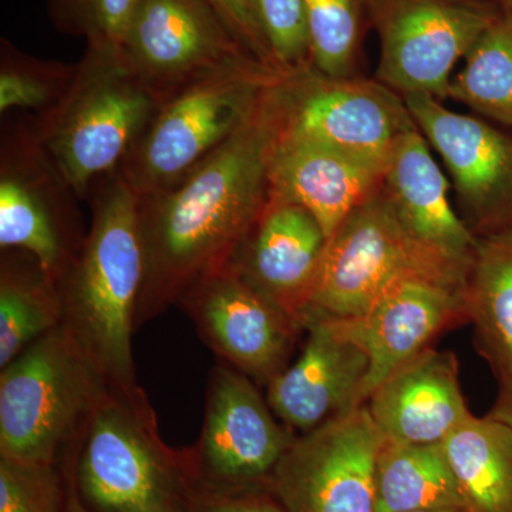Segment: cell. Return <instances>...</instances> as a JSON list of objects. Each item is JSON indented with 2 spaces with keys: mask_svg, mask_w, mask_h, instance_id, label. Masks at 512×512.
<instances>
[{
  "mask_svg": "<svg viewBox=\"0 0 512 512\" xmlns=\"http://www.w3.org/2000/svg\"><path fill=\"white\" fill-rule=\"evenodd\" d=\"M275 84L220 150L173 187L140 197L144 281L136 329L231 265L261 220L271 201L269 168L282 134Z\"/></svg>",
  "mask_w": 512,
  "mask_h": 512,
  "instance_id": "1",
  "label": "cell"
},
{
  "mask_svg": "<svg viewBox=\"0 0 512 512\" xmlns=\"http://www.w3.org/2000/svg\"><path fill=\"white\" fill-rule=\"evenodd\" d=\"M92 224L59 281L64 320L107 390L151 412L138 386L131 338L144 281L140 197L119 171L92 188Z\"/></svg>",
  "mask_w": 512,
  "mask_h": 512,
  "instance_id": "2",
  "label": "cell"
},
{
  "mask_svg": "<svg viewBox=\"0 0 512 512\" xmlns=\"http://www.w3.org/2000/svg\"><path fill=\"white\" fill-rule=\"evenodd\" d=\"M161 106L121 47L87 46L69 89L29 131L64 184L87 198L119 171Z\"/></svg>",
  "mask_w": 512,
  "mask_h": 512,
  "instance_id": "3",
  "label": "cell"
},
{
  "mask_svg": "<svg viewBox=\"0 0 512 512\" xmlns=\"http://www.w3.org/2000/svg\"><path fill=\"white\" fill-rule=\"evenodd\" d=\"M109 393L66 323L36 340L0 373V458L52 467L82 437Z\"/></svg>",
  "mask_w": 512,
  "mask_h": 512,
  "instance_id": "4",
  "label": "cell"
},
{
  "mask_svg": "<svg viewBox=\"0 0 512 512\" xmlns=\"http://www.w3.org/2000/svg\"><path fill=\"white\" fill-rule=\"evenodd\" d=\"M468 272L412 237L380 185L328 239L305 328L318 318H357L404 279L466 289Z\"/></svg>",
  "mask_w": 512,
  "mask_h": 512,
  "instance_id": "5",
  "label": "cell"
},
{
  "mask_svg": "<svg viewBox=\"0 0 512 512\" xmlns=\"http://www.w3.org/2000/svg\"><path fill=\"white\" fill-rule=\"evenodd\" d=\"M282 76L252 60L185 87L158 109L121 164V177L138 197L173 187L248 123Z\"/></svg>",
  "mask_w": 512,
  "mask_h": 512,
  "instance_id": "6",
  "label": "cell"
},
{
  "mask_svg": "<svg viewBox=\"0 0 512 512\" xmlns=\"http://www.w3.org/2000/svg\"><path fill=\"white\" fill-rule=\"evenodd\" d=\"M80 490L103 512H183L188 456L158 434L156 414L107 393L83 431Z\"/></svg>",
  "mask_w": 512,
  "mask_h": 512,
  "instance_id": "7",
  "label": "cell"
},
{
  "mask_svg": "<svg viewBox=\"0 0 512 512\" xmlns=\"http://www.w3.org/2000/svg\"><path fill=\"white\" fill-rule=\"evenodd\" d=\"M276 99L285 136L336 148L386 168L414 123L402 94L379 80L329 77L312 64L279 79Z\"/></svg>",
  "mask_w": 512,
  "mask_h": 512,
  "instance_id": "8",
  "label": "cell"
},
{
  "mask_svg": "<svg viewBox=\"0 0 512 512\" xmlns=\"http://www.w3.org/2000/svg\"><path fill=\"white\" fill-rule=\"evenodd\" d=\"M384 441L363 404L296 436L265 485L286 512H376Z\"/></svg>",
  "mask_w": 512,
  "mask_h": 512,
  "instance_id": "9",
  "label": "cell"
},
{
  "mask_svg": "<svg viewBox=\"0 0 512 512\" xmlns=\"http://www.w3.org/2000/svg\"><path fill=\"white\" fill-rule=\"evenodd\" d=\"M121 52L163 103L211 74L258 62L205 0H141Z\"/></svg>",
  "mask_w": 512,
  "mask_h": 512,
  "instance_id": "10",
  "label": "cell"
},
{
  "mask_svg": "<svg viewBox=\"0 0 512 512\" xmlns=\"http://www.w3.org/2000/svg\"><path fill=\"white\" fill-rule=\"evenodd\" d=\"M497 16L461 0H390L380 22L376 80L402 96L447 99L454 67Z\"/></svg>",
  "mask_w": 512,
  "mask_h": 512,
  "instance_id": "11",
  "label": "cell"
},
{
  "mask_svg": "<svg viewBox=\"0 0 512 512\" xmlns=\"http://www.w3.org/2000/svg\"><path fill=\"white\" fill-rule=\"evenodd\" d=\"M178 305L225 365L268 386L305 330L231 266L192 286Z\"/></svg>",
  "mask_w": 512,
  "mask_h": 512,
  "instance_id": "12",
  "label": "cell"
},
{
  "mask_svg": "<svg viewBox=\"0 0 512 512\" xmlns=\"http://www.w3.org/2000/svg\"><path fill=\"white\" fill-rule=\"evenodd\" d=\"M403 99L443 161L468 228L480 237L512 227V137L429 94Z\"/></svg>",
  "mask_w": 512,
  "mask_h": 512,
  "instance_id": "13",
  "label": "cell"
},
{
  "mask_svg": "<svg viewBox=\"0 0 512 512\" xmlns=\"http://www.w3.org/2000/svg\"><path fill=\"white\" fill-rule=\"evenodd\" d=\"M72 198L77 197L29 128H19L2 150L0 245L29 252L57 284L86 238L80 235Z\"/></svg>",
  "mask_w": 512,
  "mask_h": 512,
  "instance_id": "14",
  "label": "cell"
},
{
  "mask_svg": "<svg viewBox=\"0 0 512 512\" xmlns=\"http://www.w3.org/2000/svg\"><path fill=\"white\" fill-rule=\"evenodd\" d=\"M254 380L220 363L212 370L198 468L212 483L265 484L292 446L295 434L279 424Z\"/></svg>",
  "mask_w": 512,
  "mask_h": 512,
  "instance_id": "15",
  "label": "cell"
},
{
  "mask_svg": "<svg viewBox=\"0 0 512 512\" xmlns=\"http://www.w3.org/2000/svg\"><path fill=\"white\" fill-rule=\"evenodd\" d=\"M301 355L268 383L269 407L289 430L308 433L363 406L369 359L338 319L306 325Z\"/></svg>",
  "mask_w": 512,
  "mask_h": 512,
  "instance_id": "16",
  "label": "cell"
},
{
  "mask_svg": "<svg viewBox=\"0 0 512 512\" xmlns=\"http://www.w3.org/2000/svg\"><path fill=\"white\" fill-rule=\"evenodd\" d=\"M464 319L466 289L421 278L392 286L357 318L338 319L369 359L363 402L399 367L429 349L444 329Z\"/></svg>",
  "mask_w": 512,
  "mask_h": 512,
  "instance_id": "17",
  "label": "cell"
},
{
  "mask_svg": "<svg viewBox=\"0 0 512 512\" xmlns=\"http://www.w3.org/2000/svg\"><path fill=\"white\" fill-rule=\"evenodd\" d=\"M326 244L325 232L305 208L271 200L228 266L305 330Z\"/></svg>",
  "mask_w": 512,
  "mask_h": 512,
  "instance_id": "18",
  "label": "cell"
},
{
  "mask_svg": "<svg viewBox=\"0 0 512 512\" xmlns=\"http://www.w3.org/2000/svg\"><path fill=\"white\" fill-rule=\"evenodd\" d=\"M384 440L434 446L471 416L453 352L429 348L399 367L366 402Z\"/></svg>",
  "mask_w": 512,
  "mask_h": 512,
  "instance_id": "19",
  "label": "cell"
},
{
  "mask_svg": "<svg viewBox=\"0 0 512 512\" xmlns=\"http://www.w3.org/2000/svg\"><path fill=\"white\" fill-rule=\"evenodd\" d=\"M447 174L419 128L407 131L390 154L382 188L412 237L451 261L471 268L478 237L450 200Z\"/></svg>",
  "mask_w": 512,
  "mask_h": 512,
  "instance_id": "20",
  "label": "cell"
},
{
  "mask_svg": "<svg viewBox=\"0 0 512 512\" xmlns=\"http://www.w3.org/2000/svg\"><path fill=\"white\" fill-rule=\"evenodd\" d=\"M383 173L336 148L282 133L269 168L271 200L305 208L329 239L382 185Z\"/></svg>",
  "mask_w": 512,
  "mask_h": 512,
  "instance_id": "21",
  "label": "cell"
},
{
  "mask_svg": "<svg viewBox=\"0 0 512 512\" xmlns=\"http://www.w3.org/2000/svg\"><path fill=\"white\" fill-rule=\"evenodd\" d=\"M467 318L500 393L512 394V227L480 235L466 285Z\"/></svg>",
  "mask_w": 512,
  "mask_h": 512,
  "instance_id": "22",
  "label": "cell"
},
{
  "mask_svg": "<svg viewBox=\"0 0 512 512\" xmlns=\"http://www.w3.org/2000/svg\"><path fill=\"white\" fill-rule=\"evenodd\" d=\"M463 512H512V429L471 414L441 443Z\"/></svg>",
  "mask_w": 512,
  "mask_h": 512,
  "instance_id": "23",
  "label": "cell"
},
{
  "mask_svg": "<svg viewBox=\"0 0 512 512\" xmlns=\"http://www.w3.org/2000/svg\"><path fill=\"white\" fill-rule=\"evenodd\" d=\"M426 510L463 512L443 447L384 441L376 466V512Z\"/></svg>",
  "mask_w": 512,
  "mask_h": 512,
  "instance_id": "24",
  "label": "cell"
},
{
  "mask_svg": "<svg viewBox=\"0 0 512 512\" xmlns=\"http://www.w3.org/2000/svg\"><path fill=\"white\" fill-rule=\"evenodd\" d=\"M59 285L32 264L3 262L0 276V367L8 366L30 345L62 325Z\"/></svg>",
  "mask_w": 512,
  "mask_h": 512,
  "instance_id": "25",
  "label": "cell"
},
{
  "mask_svg": "<svg viewBox=\"0 0 512 512\" xmlns=\"http://www.w3.org/2000/svg\"><path fill=\"white\" fill-rule=\"evenodd\" d=\"M464 60L463 69L451 79L447 99L512 127V12L498 15Z\"/></svg>",
  "mask_w": 512,
  "mask_h": 512,
  "instance_id": "26",
  "label": "cell"
},
{
  "mask_svg": "<svg viewBox=\"0 0 512 512\" xmlns=\"http://www.w3.org/2000/svg\"><path fill=\"white\" fill-rule=\"evenodd\" d=\"M311 64L329 77H349L360 36L357 0H303Z\"/></svg>",
  "mask_w": 512,
  "mask_h": 512,
  "instance_id": "27",
  "label": "cell"
},
{
  "mask_svg": "<svg viewBox=\"0 0 512 512\" xmlns=\"http://www.w3.org/2000/svg\"><path fill=\"white\" fill-rule=\"evenodd\" d=\"M77 64L45 62L3 45L0 66V110H36L40 114L56 106L69 89Z\"/></svg>",
  "mask_w": 512,
  "mask_h": 512,
  "instance_id": "28",
  "label": "cell"
},
{
  "mask_svg": "<svg viewBox=\"0 0 512 512\" xmlns=\"http://www.w3.org/2000/svg\"><path fill=\"white\" fill-rule=\"evenodd\" d=\"M141 0H47L50 16L64 33L87 46L121 47Z\"/></svg>",
  "mask_w": 512,
  "mask_h": 512,
  "instance_id": "29",
  "label": "cell"
},
{
  "mask_svg": "<svg viewBox=\"0 0 512 512\" xmlns=\"http://www.w3.org/2000/svg\"><path fill=\"white\" fill-rule=\"evenodd\" d=\"M276 66L288 74L311 64L303 0H249Z\"/></svg>",
  "mask_w": 512,
  "mask_h": 512,
  "instance_id": "30",
  "label": "cell"
},
{
  "mask_svg": "<svg viewBox=\"0 0 512 512\" xmlns=\"http://www.w3.org/2000/svg\"><path fill=\"white\" fill-rule=\"evenodd\" d=\"M0 512H57L52 467H30L0 458Z\"/></svg>",
  "mask_w": 512,
  "mask_h": 512,
  "instance_id": "31",
  "label": "cell"
},
{
  "mask_svg": "<svg viewBox=\"0 0 512 512\" xmlns=\"http://www.w3.org/2000/svg\"><path fill=\"white\" fill-rule=\"evenodd\" d=\"M183 512H286L265 484L188 487Z\"/></svg>",
  "mask_w": 512,
  "mask_h": 512,
  "instance_id": "32",
  "label": "cell"
},
{
  "mask_svg": "<svg viewBox=\"0 0 512 512\" xmlns=\"http://www.w3.org/2000/svg\"><path fill=\"white\" fill-rule=\"evenodd\" d=\"M205 2L210 3L212 9L227 23L241 45L248 50L249 55L254 56L265 66L281 72L259 30L249 0H205Z\"/></svg>",
  "mask_w": 512,
  "mask_h": 512,
  "instance_id": "33",
  "label": "cell"
},
{
  "mask_svg": "<svg viewBox=\"0 0 512 512\" xmlns=\"http://www.w3.org/2000/svg\"><path fill=\"white\" fill-rule=\"evenodd\" d=\"M488 416L507 424L512 429V394L500 393L493 410H491Z\"/></svg>",
  "mask_w": 512,
  "mask_h": 512,
  "instance_id": "34",
  "label": "cell"
},
{
  "mask_svg": "<svg viewBox=\"0 0 512 512\" xmlns=\"http://www.w3.org/2000/svg\"><path fill=\"white\" fill-rule=\"evenodd\" d=\"M66 512H87L84 510V507L82 504L79 503V500H77V497H70L69 505H67Z\"/></svg>",
  "mask_w": 512,
  "mask_h": 512,
  "instance_id": "35",
  "label": "cell"
},
{
  "mask_svg": "<svg viewBox=\"0 0 512 512\" xmlns=\"http://www.w3.org/2000/svg\"><path fill=\"white\" fill-rule=\"evenodd\" d=\"M498 2H500L504 13L512 12V0H498Z\"/></svg>",
  "mask_w": 512,
  "mask_h": 512,
  "instance_id": "36",
  "label": "cell"
},
{
  "mask_svg": "<svg viewBox=\"0 0 512 512\" xmlns=\"http://www.w3.org/2000/svg\"><path fill=\"white\" fill-rule=\"evenodd\" d=\"M414 512H461L456 510H426V511H414Z\"/></svg>",
  "mask_w": 512,
  "mask_h": 512,
  "instance_id": "37",
  "label": "cell"
},
{
  "mask_svg": "<svg viewBox=\"0 0 512 512\" xmlns=\"http://www.w3.org/2000/svg\"><path fill=\"white\" fill-rule=\"evenodd\" d=\"M461 2H474V3H477V0H461Z\"/></svg>",
  "mask_w": 512,
  "mask_h": 512,
  "instance_id": "38",
  "label": "cell"
}]
</instances>
